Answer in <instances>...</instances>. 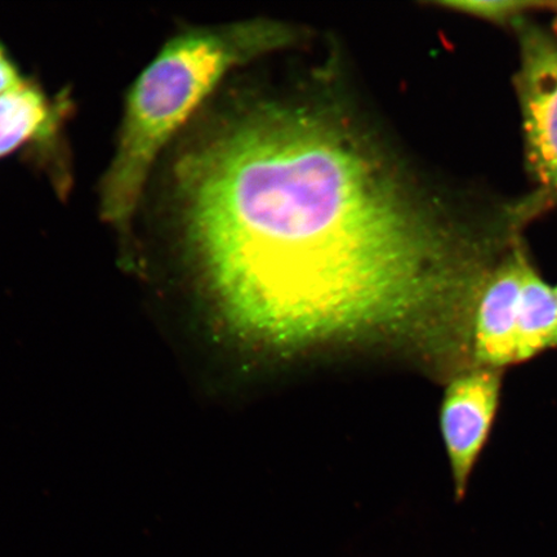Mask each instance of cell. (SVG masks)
Returning <instances> with one entry per match:
<instances>
[{"mask_svg":"<svg viewBox=\"0 0 557 557\" xmlns=\"http://www.w3.org/2000/svg\"><path fill=\"white\" fill-rule=\"evenodd\" d=\"M25 82L15 61L11 59L10 53L0 44V96L20 87Z\"/></svg>","mask_w":557,"mask_h":557,"instance_id":"9c48e42d","label":"cell"},{"mask_svg":"<svg viewBox=\"0 0 557 557\" xmlns=\"http://www.w3.org/2000/svg\"><path fill=\"white\" fill-rule=\"evenodd\" d=\"M180 235L230 319L301 346L468 308L485 256L459 260L338 132L256 117L174 166Z\"/></svg>","mask_w":557,"mask_h":557,"instance_id":"6da1fadb","label":"cell"},{"mask_svg":"<svg viewBox=\"0 0 557 557\" xmlns=\"http://www.w3.org/2000/svg\"><path fill=\"white\" fill-rule=\"evenodd\" d=\"M518 33L519 67L515 88L519 100L527 169L535 186L557 206V39L525 18Z\"/></svg>","mask_w":557,"mask_h":557,"instance_id":"3957f363","label":"cell"},{"mask_svg":"<svg viewBox=\"0 0 557 557\" xmlns=\"http://www.w3.org/2000/svg\"><path fill=\"white\" fill-rule=\"evenodd\" d=\"M555 290H556V295H557V285H556V287H555Z\"/></svg>","mask_w":557,"mask_h":557,"instance_id":"8fae6325","label":"cell"},{"mask_svg":"<svg viewBox=\"0 0 557 557\" xmlns=\"http://www.w3.org/2000/svg\"><path fill=\"white\" fill-rule=\"evenodd\" d=\"M546 10L553 12L557 21V2H547ZM557 24V23H556Z\"/></svg>","mask_w":557,"mask_h":557,"instance_id":"30bf717a","label":"cell"},{"mask_svg":"<svg viewBox=\"0 0 557 557\" xmlns=\"http://www.w3.org/2000/svg\"><path fill=\"white\" fill-rule=\"evenodd\" d=\"M443 7L463 15L491 21L499 25H517L525 18L528 12L546 10L547 2L534 0H459V2H445Z\"/></svg>","mask_w":557,"mask_h":557,"instance_id":"ba28073f","label":"cell"},{"mask_svg":"<svg viewBox=\"0 0 557 557\" xmlns=\"http://www.w3.org/2000/svg\"><path fill=\"white\" fill-rule=\"evenodd\" d=\"M529 260L527 243L521 238L493 264L480 287L471 324L473 368L505 371L518 364V313Z\"/></svg>","mask_w":557,"mask_h":557,"instance_id":"5b68a950","label":"cell"},{"mask_svg":"<svg viewBox=\"0 0 557 557\" xmlns=\"http://www.w3.org/2000/svg\"><path fill=\"white\" fill-rule=\"evenodd\" d=\"M70 111L67 95L52 99L32 82L0 96V160L33 146L52 145Z\"/></svg>","mask_w":557,"mask_h":557,"instance_id":"8992f818","label":"cell"},{"mask_svg":"<svg viewBox=\"0 0 557 557\" xmlns=\"http://www.w3.org/2000/svg\"><path fill=\"white\" fill-rule=\"evenodd\" d=\"M518 364L557 350V295L531 260L522 277L518 313Z\"/></svg>","mask_w":557,"mask_h":557,"instance_id":"52a82bcc","label":"cell"},{"mask_svg":"<svg viewBox=\"0 0 557 557\" xmlns=\"http://www.w3.org/2000/svg\"><path fill=\"white\" fill-rule=\"evenodd\" d=\"M505 371L465 369L449 383L441 410V428L453 483L462 497L496 420Z\"/></svg>","mask_w":557,"mask_h":557,"instance_id":"277c9868","label":"cell"},{"mask_svg":"<svg viewBox=\"0 0 557 557\" xmlns=\"http://www.w3.org/2000/svg\"><path fill=\"white\" fill-rule=\"evenodd\" d=\"M250 45V33L240 27L186 30L166 41L137 76L101 184L104 222L127 232L160 152Z\"/></svg>","mask_w":557,"mask_h":557,"instance_id":"7a4b0ae2","label":"cell"}]
</instances>
